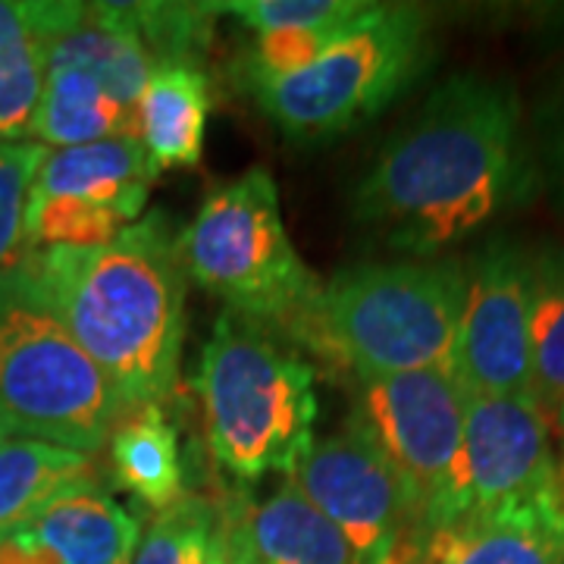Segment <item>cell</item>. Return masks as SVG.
Listing matches in <instances>:
<instances>
[{
  "instance_id": "9a60e30c",
  "label": "cell",
  "mask_w": 564,
  "mask_h": 564,
  "mask_svg": "<svg viewBox=\"0 0 564 564\" xmlns=\"http://www.w3.org/2000/svg\"><path fill=\"white\" fill-rule=\"evenodd\" d=\"M141 521L129 514L98 480L66 489L13 540L47 552L57 564H117L135 552Z\"/></svg>"
},
{
  "instance_id": "7c38bea8",
  "label": "cell",
  "mask_w": 564,
  "mask_h": 564,
  "mask_svg": "<svg viewBox=\"0 0 564 564\" xmlns=\"http://www.w3.org/2000/svg\"><path fill=\"white\" fill-rule=\"evenodd\" d=\"M289 480L343 530L358 564H392L411 533L402 486L386 458L345 426L311 440Z\"/></svg>"
},
{
  "instance_id": "4316f807",
  "label": "cell",
  "mask_w": 564,
  "mask_h": 564,
  "mask_svg": "<svg viewBox=\"0 0 564 564\" xmlns=\"http://www.w3.org/2000/svg\"><path fill=\"white\" fill-rule=\"evenodd\" d=\"M339 29H282V32H261L254 35L251 57L245 63L248 82L282 79L307 69L323 51L339 39Z\"/></svg>"
},
{
  "instance_id": "6da1fadb",
  "label": "cell",
  "mask_w": 564,
  "mask_h": 564,
  "mask_svg": "<svg viewBox=\"0 0 564 564\" xmlns=\"http://www.w3.org/2000/svg\"><path fill=\"white\" fill-rule=\"evenodd\" d=\"M521 180V101L502 79H445L392 135L351 195L389 248L433 258L484 229Z\"/></svg>"
},
{
  "instance_id": "cb8c5ba5",
  "label": "cell",
  "mask_w": 564,
  "mask_h": 564,
  "mask_svg": "<svg viewBox=\"0 0 564 564\" xmlns=\"http://www.w3.org/2000/svg\"><path fill=\"white\" fill-rule=\"evenodd\" d=\"M217 524L220 508H214L202 496H185L182 502L151 518L129 564H204Z\"/></svg>"
},
{
  "instance_id": "9c48e42d",
  "label": "cell",
  "mask_w": 564,
  "mask_h": 564,
  "mask_svg": "<svg viewBox=\"0 0 564 564\" xmlns=\"http://www.w3.org/2000/svg\"><path fill=\"white\" fill-rule=\"evenodd\" d=\"M158 176L161 170L139 139L47 148L29 195V251L98 248L120 239L144 217Z\"/></svg>"
},
{
  "instance_id": "5b68a950",
  "label": "cell",
  "mask_w": 564,
  "mask_h": 564,
  "mask_svg": "<svg viewBox=\"0 0 564 564\" xmlns=\"http://www.w3.org/2000/svg\"><path fill=\"white\" fill-rule=\"evenodd\" d=\"M126 417L120 392L17 270L0 276V423L13 440L101 452Z\"/></svg>"
},
{
  "instance_id": "603a6c76",
  "label": "cell",
  "mask_w": 564,
  "mask_h": 564,
  "mask_svg": "<svg viewBox=\"0 0 564 564\" xmlns=\"http://www.w3.org/2000/svg\"><path fill=\"white\" fill-rule=\"evenodd\" d=\"M117 10L158 66L202 63L217 20L214 3H117Z\"/></svg>"
},
{
  "instance_id": "ac0fdd59",
  "label": "cell",
  "mask_w": 564,
  "mask_h": 564,
  "mask_svg": "<svg viewBox=\"0 0 564 564\" xmlns=\"http://www.w3.org/2000/svg\"><path fill=\"white\" fill-rule=\"evenodd\" d=\"M107 443L113 484L126 489L141 508L161 514L188 496L180 433L166 417L163 404H141L129 411Z\"/></svg>"
},
{
  "instance_id": "ffe728a7",
  "label": "cell",
  "mask_w": 564,
  "mask_h": 564,
  "mask_svg": "<svg viewBox=\"0 0 564 564\" xmlns=\"http://www.w3.org/2000/svg\"><path fill=\"white\" fill-rule=\"evenodd\" d=\"M85 480H98L91 455L10 436L0 445V543Z\"/></svg>"
},
{
  "instance_id": "277c9868",
  "label": "cell",
  "mask_w": 564,
  "mask_h": 564,
  "mask_svg": "<svg viewBox=\"0 0 564 564\" xmlns=\"http://www.w3.org/2000/svg\"><path fill=\"white\" fill-rule=\"evenodd\" d=\"M195 389L214 458L236 480L289 474L314 440L317 370L267 326L223 311L204 345Z\"/></svg>"
},
{
  "instance_id": "30bf717a",
  "label": "cell",
  "mask_w": 564,
  "mask_h": 564,
  "mask_svg": "<svg viewBox=\"0 0 564 564\" xmlns=\"http://www.w3.org/2000/svg\"><path fill=\"white\" fill-rule=\"evenodd\" d=\"M562 477L552 423L533 395H467L462 448L417 533L458 521L470 511L549 489L562 484Z\"/></svg>"
},
{
  "instance_id": "ba28073f",
  "label": "cell",
  "mask_w": 564,
  "mask_h": 564,
  "mask_svg": "<svg viewBox=\"0 0 564 564\" xmlns=\"http://www.w3.org/2000/svg\"><path fill=\"white\" fill-rule=\"evenodd\" d=\"M467 392L448 370L355 377L348 423L402 486L411 533L426 521L462 448ZM408 533V536H411Z\"/></svg>"
},
{
  "instance_id": "f546056e",
  "label": "cell",
  "mask_w": 564,
  "mask_h": 564,
  "mask_svg": "<svg viewBox=\"0 0 564 564\" xmlns=\"http://www.w3.org/2000/svg\"><path fill=\"white\" fill-rule=\"evenodd\" d=\"M7 440H10V433H7V426H3V423H0V445L7 443Z\"/></svg>"
},
{
  "instance_id": "d4e9b609",
  "label": "cell",
  "mask_w": 564,
  "mask_h": 564,
  "mask_svg": "<svg viewBox=\"0 0 564 564\" xmlns=\"http://www.w3.org/2000/svg\"><path fill=\"white\" fill-rule=\"evenodd\" d=\"M47 148L41 141H0V276L25 258V214Z\"/></svg>"
},
{
  "instance_id": "d6986e66",
  "label": "cell",
  "mask_w": 564,
  "mask_h": 564,
  "mask_svg": "<svg viewBox=\"0 0 564 564\" xmlns=\"http://www.w3.org/2000/svg\"><path fill=\"white\" fill-rule=\"evenodd\" d=\"M245 524L258 564H358L343 530L307 502L292 480L267 502L248 508Z\"/></svg>"
},
{
  "instance_id": "484cf974",
  "label": "cell",
  "mask_w": 564,
  "mask_h": 564,
  "mask_svg": "<svg viewBox=\"0 0 564 564\" xmlns=\"http://www.w3.org/2000/svg\"><path fill=\"white\" fill-rule=\"evenodd\" d=\"M370 3L361 0H229L214 3L217 17L229 13L254 35L282 29H339L361 17Z\"/></svg>"
},
{
  "instance_id": "83f0119b",
  "label": "cell",
  "mask_w": 564,
  "mask_h": 564,
  "mask_svg": "<svg viewBox=\"0 0 564 564\" xmlns=\"http://www.w3.org/2000/svg\"><path fill=\"white\" fill-rule=\"evenodd\" d=\"M248 508H226L220 511V524L214 533V545L204 564H258L254 549L248 540V524H245Z\"/></svg>"
},
{
  "instance_id": "4fadbf2b",
  "label": "cell",
  "mask_w": 564,
  "mask_h": 564,
  "mask_svg": "<svg viewBox=\"0 0 564 564\" xmlns=\"http://www.w3.org/2000/svg\"><path fill=\"white\" fill-rule=\"evenodd\" d=\"M392 564H564V477L408 536Z\"/></svg>"
},
{
  "instance_id": "52a82bcc",
  "label": "cell",
  "mask_w": 564,
  "mask_h": 564,
  "mask_svg": "<svg viewBox=\"0 0 564 564\" xmlns=\"http://www.w3.org/2000/svg\"><path fill=\"white\" fill-rule=\"evenodd\" d=\"M430 61V20L414 3H370L295 76L248 82L285 139L323 141L380 117Z\"/></svg>"
},
{
  "instance_id": "8992f818",
  "label": "cell",
  "mask_w": 564,
  "mask_h": 564,
  "mask_svg": "<svg viewBox=\"0 0 564 564\" xmlns=\"http://www.w3.org/2000/svg\"><path fill=\"white\" fill-rule=\"evenodd\" d=\"M185 273L248 321L282 336L311 311L323 282L282 223L276 180L254 166L214 188L180 236Z\"/></svg>"
},
{
  "instance_id": "44dd1931",
  "label": "cell",
  "mask_w": 564,
  "mask_h": 564,
  "mask_svg": "<svg viewBox=\"0 0 564 564\" xmlns=\"http://www.w3.org/2000/svg\"><path fill=\"white\" fill-rule=\"evenodd\" d=\"M35 139L51 151L104 139H139V113L107 95L88 73L47 63Z\"/></svg>"
},
{
  "instance_id": "8fae6325",
  "label": "cell",
  "mask_w": 564,
  "mask_h": 564,
  "mask_svg": "<svg viewBox=\"0 0 564 564\" xmlns=\"http://www.w3.org/2000/svg\"><path fill=\"white\" fill-rule=\"evenodd\" d=\"M455 377L467 395H533L530 364V254L496 239L464 263Z\"/></svg>"
},
{
  "instance_id": "e0dca14e",
  "label": "cell",
  "mask_w": 564,
  "mask_h": 564,
  "mask_svg": "<svg viewBox=\"0 0 564 564\" xmlns=\"http://www.w3.org/2000/svg\"><path fill=\"white\" fill-rule=\"evenodd\" d=\"M210 117V79L202 63H161L139 98V141L158 170L198 166Z\"/></svg>"
},
{
  "instance_id": "1f68e13d",
  "label": "cell",
  "mask_w": 564,
  "mask_h": 564,
  "mask_svg": "<svg viewBox=\"0 0 564 564\" xmlns=\"http://www.w3.org/2000/svg\"><path fill=\"white\" fill-rule=\"evenodd\" d=\"M129 558H132V555H129ZM129 558H122V562H117V564H129Z\"/></svg>"
},
{
  "instance_id": "7a4b0ae2",
  "label": "cell",
  "mask_w": 564,
  "mask_h": 564,
  "mask_svg": "<svg viewBox=\"0 0 564 564\" xmlns=\"http://www.w3.org/2000/svg\"><path fill=\"white\" fill-rule=\"evenodd\" d=\"M120 392L126 414L180 386L185 263L166 210L144 214L98 248H35L17 267Z\"/></svg>"
},
{
  "instance_id": "5bb4252c",
  "label": "cell",
  "mask_w": 564,
  "mask_h": 564,
  "mask_svg": "<svg viewBox=\"0 0 564 564\" xmlns=\"http://www.w3.org/2000/svg\"><path fill=\"white\" fill-rule=\"evenodd\" d=\"M76 10L73 0H0V141L35 139L51 44Z\"/></svg>"
},
{
  "instance_id": "f1b7e54d",
  "label": "cell",
  "mask_w": 564,
  "mask_h": 564,
  "mask_svg": "<svg viewBox=\"0 0 564 564\" xmlns=\"http://www.w3.org/2000/svg\"><path fill=\"white\" fill-rule=\"evenodd\" d=\"M0 564H57L47 552L41 549H32V545L20 543V540H7L0 543Z\"/></svg>"
},
{
  "instance_id": "7402d4cb",
  "label": "cell",
  "mask_w": 564,
  "mask_h": 564,
  "mask_svg": "<svg viewBox=\"0 0 564 564\" xmlns=\"http://www.w3.org/2000/svg\"><path fill=\"white\" fill-rule=\"evenodd\" d=\"M530 364L549 423L564 421V245L530 254Z\"/></svg>"
},
{
  "instance_id": "4dcf8cb0",
  "label": "cell",
  "mask_w": 564,
  "mask_h": 564,
  "mask_svg": "<svg viewBox=\"0 0 564 564\" xmlns=\"http://www.w3.org/2000/svg\"><path fill=\"white\" fill-rule=\"evenodd\" d=\"M558 433H562V445H564V421L558 423ZM562 470H564V464H562Z\"/></svg>"
},
{
  "instance_id": "3957f363",
  "label": "cell",
  "mask_w": 564,
  "mask_h": 564,
  "mask_svg": "<svg viewBox=\"0 0 564 564\" xmlns=\"http://www.w3.org/2000/svg\"><path fill=\"white\" fill-rule=\"evenodd\" d=\"M464 282L458 258L348 267L323 282L289 339L355 377L455 373Z\"/></svg>"
},
{
  "instance_id": "2e32d148",
  "label": "cell",
  "mask_w": 564,
  "mask_h": 564,
  "mask_svg": "<svg viewBox=\"0 0 564 564\" xmlns=\"http://www.w3.org/2000/svg\"><path fill=\"white\" fill-rule=\"evenodd\" d=\"M47 63L88 73L107 95L135 113L141 91L158 69L132 25L120 17L117 3H79L76 17L51 44Z\"/></svg>"
}]
</instances>
